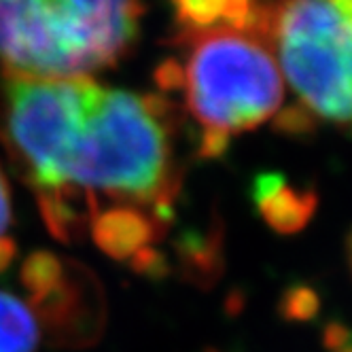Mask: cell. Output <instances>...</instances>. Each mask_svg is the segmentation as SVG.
<instances>
[{"mask_svg":"<svg viewBox=\"0 0 352 352\" xmlns=\"http://www.w3.org/2000/svg\"><path fill=\"white\" fill-rule=\"evenodd\" d=\"M45 331L56 346H89L104 329V295L96 276L79 261H66L54 291L30 301Z\"/></svg>","mask_w":352,"mask_h":352,"instance_id":"cell-6","label":"cell"},{"mask_svg":"<svg viewBox=\"0 0 352 352\" xmlns=\"http://www.w3.org/2000/svg\"><path fill=\"white\" fill-rule=\"evenodd\" d=\"M17 259V242L9 236H0V276L7 274Z\"/></svg>","mask_w":352,"mask_h":352,"instance_id":"cell-15","label":"cell"},{"mask_svg":"<svg viewBox=\"0 0 352 352\" xmlns=\"http://www.w3.org/2000/svg\"><path fill=\"white\" fill-rule=\"evenodd\" d=\"M183 60L160 66L162 94L183 91L199 125L197 157H221L232 136L255 130L283 109L287 85L257 26H214L179 32Z\"/></svg>","mask_w":352,"mask_h":352,"instance_id":"cell-2","label":"cell"},{"mask_svg":"<svg viewBox=\"0 0 352 352\" xmlns=\"http://www.w3.org/2000/svg\"><path fill=\"white\" fill-rule=\"evenodd\" d=\"M36 204L47 232L62 244L79 242L89 230L94 214L100 210L94 193L72 185L36 193Z\"/></svg>","mask_w":352,"mask_h":352,"instance_id":"cell-8","label":"cell"},{"mask_svg":"<svg viewBox=\"0 0 352 352\" xmlns=\"http://www.w3.org/2000/svg\"><path fill=\"white\" fill-rule=\"evenodd\" d=\"M11 225V191L5 179V172L0 168V236Z\"/></svg>","mask_w":352,"mask_h":352,"instance_id":"cell-14","label":"cell"},{"mask_svg":"<svg viewBox=\"0 0 352 352\" xmlns=\"http://www.w3.org/2000/svg\"><path fill=\"white\" fill-rule=\"evenodd\" d=\"M96 81L9 74L0 83V142L34 193L68 185V170Z\"/></svg>","mask_w":352,"mask_h":352,"instance_id":"cell-5","label":"cell"},{"mask_svg":"<svg viewBox=\"0 0 352 352\" xmlns=\"http://www.w3.org/2000/svg\"><path fill=\"white\" fill-rule=\"evenodd\" d=\"M66 261L60 259L52 250H34L19 267L21 287L30 295V301L45 297L49 291H54L64 276Z\"/></svg>","mask_w":352,"mask_h":352,"instance_id":"cell-12","label":"cell"},{"mask_svg":"<svg viewBox=\"0 0 352 352\" xmlns=\"http://www.w3.org/2000/svg\"><path fill=\"white\" fill-rule=\"evenodd\" d=\"M174 250H176V257H179L181 270L189 280L204 283L214 276V267L219 265V259H217L219 246L212 242L210 234L187 230L176 238Z\"/></svg>","mask_w":352,"mask_h":352,"instance_id":"cell-11","label":"cell"},{"mask_svg":"<svg viewBox=\"0 0 352 352\" xmlns=\"http://www.w3.org/2000/svg\"><path fill=\"white\" fill-rule=\"evenodd\" d=\"M176 107L164 94L94 87L68 170V185L117 204L148 206L164 228L181 189L174 162Z\"/></svg>","mask_w":352,"mask_h":352,"instance_id":"cell-1","label":"cell"},{"mask_svg":"<svg viewBox=\"0 0 352 352\" xmlns=\"http://www.w3.org/2000/svg\"><path fill=\"white\" fill-rule=\"evenodd\" d=\"M338 348H340V352H352V344H348V342H340Z\"/></svg>","mask_w":352,"mask_h":352,"instance_id":"cell-16","label":"cell"},{"mask_svg":"<svg viewBox=\"0 0 352 352\" xmlns=\"http://www.w3.org/2000/svg\"><path fill=\"white\" fill-rule=\"evenodd\" d=\"M140 13V0H0V66L23 77H89L130 52Z\"/></svg>","mask_w":352,"mask_h":352,"instance_id":"cell-3","label":"cell"},{"mask_svg":"<svg viewBox=\"0 0 352 352\" xmlns=\"http://www.w3.org/2000/svg\"><path fill=\"white\" fill-rule=\"evenodd\" d=\"M38 340L32 310L15 295L0 291V352H36Z\"/></svg>","mask_w":352,"mask_h":352,"instance_id":"cell-10","label":"cell"},{"mask_svg":"<svg viewBox=\"0 0 352 352\" xmlns=\"http://www.w3.org/2000/svg\"><path fill=\"white\" fill-rule=\"evenodd\" d=\"M128 265L134 274L142 276L144 280H166L172 272V263L155 246H146V248L138 250V253L128 261Z\"/></svg>","mask_w":352,"mask_h":352,"instance_id":"cell-13","label":"cell"},{"mask_svg":"<svg viewBox=\"0 0 352 352\" xmlns=\"http://www.w3.org/2000/svg\"><path fill=\"white\" fill-rule=\"evenodd\" d=\"M257 28L299 109L352 132V0H259Z\"/></svg>","mask_w":352,"mask_h":352,"instance_id":"cell-4","label":"cell"},{"mask_svg":"<svg viewBox=\"0 0 352 352\" xmlns=\"http://www.w3.org/2000/svg\"><path fill=\"white\" fill-rule=\"evenodd\" d=\"M181 32L214 26H257L259 0H172Z\"/></svg>","mask_w":352,"mask_h":352,"instance_id":"cell-9","label":"cell"},{"mask_svg":"<svg viewBox=\"0 0 352 352\" xmlns=\"http://www.w3.org/2000/svg\"><path fill=\"white\" fill-rule=\"evenodd\" d=\"M89 232L94 244L115 261H130L138 250L153 246L166 228L148 210L132 204H117L98 210L91 219Z\"/></svg>","mask_w":352,"mask_h":352,"instance_id":"cell-7","label":"cell"}]
</instances>
